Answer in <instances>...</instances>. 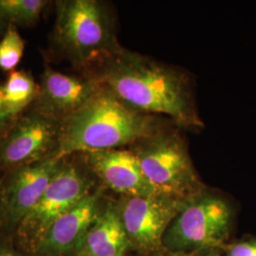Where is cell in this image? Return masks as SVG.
<instances>
[{
	"instance_id": "obj_1",
	"label": "cell",
	"mask_w": 256,
	"mask_h": 256,
	"mask_svg": "<svg viewBox=\"0 0 256 256\" xmlns=\"http://www.w3.org/2000/svg\"><path fill=\"white\" fill-rule=\"evenodd\" d=\"M95 68L92 77L128 106L164 115L182 128H203L182 72L124 48Z\"/></svg>"
},
{
	"instance_id": "obj_2",
	"label": "cell",
	"mask_w": 256,
	"mask_h": 256,
	"mask_svg": "<svg viewBox=\"0 0 256 256\" xmlns=\"http://www.w3.org/2000/svg\"><path fill=\"white\" fill-rule=\"evenodd\" d=\"M160 130L153 115L134 110L102 86L88 102L61 124L59 160L74 154L133 146Z\"/></svg>"
},
{
	"instance_id": "obj_3",
	"label": "cell",
	"mask_w": 256,
	"mask_h": 256,
	"mask_svg": "<svg viewBox=\"0 0 256 256\" xmlns=\"http://www.w3.org/2000/svg\"><path fill=\"white\" fill-rule=\"evenodd\" d=\"M55 6V44L76 68H96L122 48L104 3L61 0Z\"/></svg>"
},
{
	"instance_id": "obj_4",
	"label": "cell",
	"mask_w": 256,
	"mask_h": 256,
	"mask_svg": "<svg viewBox=\"0 0 256 256\" xmlns=\"http://www.w3.org/2000/svg\"><path fill=\"white\" fill-rule=\"evenodd\" d=\"M131 150L160 194L189 202L206 192L182 138L176 132L158 130L131 146Z\"/></svg>"
},
{
	"instance_id": "obj_5",
	"label": "cell",
	"mask_w": 256,
	"mask_h": 256,
	"mask_svg": "<svg viewBox=\"0 0 256 256\" xmlns=\"http://www.w3.org/2000/svg\"><path fill=\"white\" fill-rule=\"evenodd\" d=\"M234 209L216 194L204 192L187 202L165 232L162 246L174 256L223 248L230 234Z\"/></svg>"
},
{
	"instance_id": "obj_6",
	"label": "cell",
	"mask_w": 256,
	"mask_h": 256,
	"mask_svg": "<svg viewBox=\"0 0 256 256\" xmlns=\"http://www.w3.org/2000/svg\"><path fill=\"white\" fill-rule=\"evenodd\" d=\"M92 185L79 165L62 158L42 198L18 226L21 242L34 250L55 220L92 194Z\"/></svg>"
},
{
	"instance_id": "obj_7",
	"label": "cell",
	"mask_w": 256,
	"mask_h": 256,
	"mask_svg": "<svg viewBox=\"0 0 256 256\" xmlns=\"http://www.w3.org/2000/svg\"><path fill=\"white\" fill-rule=\"evenodd\" d=\"M187 202L164 194L120 196L116 205L129 247L144 256L164 248L166 230Z\"/></svg>"
},
{
	"instance_id": "obj_8",
	"label": "cell",
	"mask_w": 256,
	"mask_h": 256,
	"mask_svg": "<svg viewBox=\"0 0 256 256\" xmlns=\"http://www.w3.org/2000/svg\"><path fill=\"white\" fill-rule=\"evenodd\" d=\"M61 124L34 110L16 120L0 138V167L18 168L56 154Z\"/></svg>"
},
{
	"instance_id": "obj_9",
	"label": "cell",
	"mask_w": 256,
	"mask_h": 256,
	"mask_svg": "<svg viewBox=\"0 0 256 256\" xmlns=\"http://www.w3.org/2000/svg\"><path fill=\"white\" fill-rule=\"evenodd\" d=\"M101 88V84L92 76L78 78L46 66L34 102V110L62 124Z\"/></svg>"
},
{
	"instance_id": "obj_10",
	"label": "cell",
	"mask_w": 256,
	"mask_h": 256,
	"mask_svg": "<svg viewBox=\"0 0 256 256\" xmlns=\"http://www.w3.org/2000/svg\"><path fill=\"white\" fill-rule=\"evenodd\" d=\"M86 164L102 184L122 196L160 194L144 174L137 156L131 149L88 152Z\"/></svg>"
},
{
	"instance_id": "obj_11",
	"label": "cell",
	"mask_w": 256,
	"mask_h": 256,
	"mask_svg": "<svg viewBox=\"0 0 256 256\" xmlns=\"http://www.w3.org/2000/svg\"><path fill=\"white\" fill-rule=\"evenodd\" d=\"M102 210L101 192H92L55 220L34 248V256H75Z\"/></svg>"
},
{
	"instance_id": "obj_12",
	"label": "cell",
	"mask_w": 256,
	"mask_h": 256,
	"mask_svg": "<svg viewBox=\"0 0 256 256\" xmlns=\"http://www.w3.org/2000/svg\"><path fill=\"white\" fill-rule=\"evenodd\" d=\"M62 160L55 156L41 162L16 168L3 189L5 220L18 226L40 200Z\"/></svg>"
},
{
	"instance_id": "obj_13",
	"label": "cell",
	"mask_w": 256,
	"mask_h": 256,
	"mask_svg": "<svg viewBox=\"0 0 256 256\" xmlns=\"http://www.w3.org/2000/svg\"><path fill=\"white\" fill-rule=\"evenodd\" d=\"M129 242L116 204L102 207L74 256H124Z\"/></svg>"
},
{
	"instance_id": "obj_14",
	"label": "cell",
	"mask_w": 256,
	"mask_h": 256,
	"mask_svg": "<svg viewBox=\"0 0 256 256\" xmlns=\"http://www.w3.org/2000/svg\"><path fill=\"white\" fill-rule=\"evenodd\" d=\"M39 90L32 76L24 70H14L9 74L3 84L4 100L10 113L14 119L19 114L36 101Z\"/></svg>"
},
{
	"instance_id": "obj_15",
	"label": "cell",
	"mask_w": 256,
	"mask_h": 256,
	"mask_svg": "<svg viewBox=\"0 0 256 256\" xmlns=\"http://www.w3.org/2000/svg\"><path fill=\"white\" fill-rule=\"evenodd\" d=\"M46 4L44 0H0V22L7 26L34 24Z\"/></svg>"
},
{
	"instance_id": "obj_16",
	"label": "cell",
	"mask_w": 256,
	"mask_h": 256,
	"mask_svg": "<svg viewBox=\"0 0 256 256\" xmlns=\"http://www.w3.org/2000/svg\"><path fill=\"white\" fill-rule=\"evenodd\" d=\"M24 48L25 43L16 26L9 24L0 40V68L4 72H14L22 59Z\"/></svg>"
},
{
	"instance_id": "obj_17",
	"label": "cell",
	"mask_w": 256,
	"mask_h": 256,
	"mask_svg": "<svg viewBox=\"0 0 256 256\" xmlns=\"http://www.w3.org/2000/svg\"><path fill=\"white\" fill-rule=\"evenodd\" d=\"M225 256H256V239H244L224 247Z\"/></svg>"
},
{
	"instance_id": "obj_18",
	"label": "cell",
	"mask_w": 256,
	"mask_h": 256,
	"mask_svg": "<svg viewBox=\"0 0 256 256\" xmlns=\"http://www.w3.org/2000/svg\"><path fill=\"white\" fill-rule=\"evenodd\" d=\"M14 122L16 119L10 113L4 100L3 86L0 84V131H3L6 128H9V126L12 124Z\"/></svg>"
},
{
	"instance_id": "obj_19",
	"label": "cell",
	"mask_w": 256,
	"mask_h": 256,
	"mask_svg": "<svg viewBox=\"0 0 256 256\" xmlns=\"http://www.w3.org/2000/svg\"><path fill=\"white\" fill-rule=\"evenodd\" d=\"M5 220V207H4V196L3 188L0 186V224L2 220Z\"/></svg>"
},
{
	"instance_id": "obj_20",
	"label": "cell",
	"mask_w": 256,
	"mask_h": 256,
	"mask_svg": "<svg viewBox=\"0 0 256 256\" xmlns=\"http://www.w3.org/2000/svg\"><path fill=\"white\" fill-rule=\"evenodd\" d=\"M0 256H18L12 250L9 248L1 247L0 248Z\"/></svg>"
},
{
	"instance_id": "obj_21",
	"label": "cell",
	"mask_w": 256,
	"mask_h": 256,
	"mask_svg": "<svg viewBox=\"0 0 256 256\" xmlns=\"http://www.w3.org/2000/svg\"><path fill=\"white\" fill-rule=\"evenodd\" d=\"M192 256V254H187V256Z\"/></svg>"
},
{
	"instance_id": "obj_22",
	"label": "cell",
	"mask_w": 256,
	"mask_h": 256,
	"mask_svg": "<svg viewBox=\"0 0 256 256\" xmlns=\"http://www.w3.org/2000/svg\"></svg>"
}]
</instances>
